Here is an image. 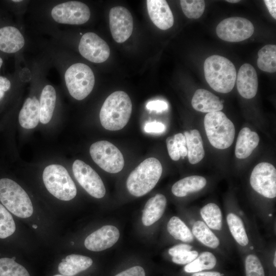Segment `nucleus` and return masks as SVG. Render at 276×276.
<instances>
[{
  "instance_id": "obj_21",
  "label": "nucleus",
  "mask_w": 276,
  "mask_h": 276,
  "mask_svg": "<svg viewBox=\"0 0 276 276\" xmlns=\"http://www.w3.org/2000/svg\"><path fill=\"white\" fill-rule=\"evenodd\" d=\"M259 142L258 134L248 127L243 128L239 132L235 147V155L239 159L248 157L257 147Z\"/></svg>"
},
{
  "instance_id": "obj_38",
  "label": "nucleus",
  "mask_w": 276,
  "mask_h": 276,
  "mask_svg": "<svg viewBox=\"0 0 276 276\" xmlns=\"http://www.w3.org/2000/svg\"><path fill=\"white\" fill-rule=\"evenodd\" d=\"M166 144L168 153L171 158L175 161L178 160L180 156L174 135L167 137Z\"/></svg>"
},
{
  "instance_id": "obj_18",
  "label": "nucleus",
  "mask_w": 276,
  "mask_h": 276,
  "mask_svg": "<svg viewBox=\"0 0 276 276\" xmlns=\"http://www.w3.org/2000/svg\"><path fill=\"white\" fill-rule=\"evenodd\" d=\"M192 107L202 112H214L221 111L223 104L219 98L211 92L204 89H198L192 99Z\"/></svg>"
},
{
  "instance_id": "obj_36",
  "label": "nucleus",
  "mask_w": 276,
  "mask_h": 276,
  "mask_svg": "<svg viewBox=\"0 0 276 276\" xmlns=\"http://www.w3.org/2000/svg\"><path fill=\"white\" fill-rule=\"evenodd\" d=\"M246 276H265V272L259 258L253 254L246 256L245 260Z\"/></svg>"
},
{
  "instance_id": "obj_46",
  "label": "nucleus",
  "mask_w": 276,
  "mask_h": 276,
  "mask_svg": "<svg viewBox=\"0 0 276 276\" xmlns=\"http://www.w3.org/2000/svg\"><path fill=\"white\" fill-rule=\"evenodd\" d=\"M222 274L217 271H204L194 273L192 276H221Z\"/></svg>"
},
{
  "instance_id": "obj_31",
  "label": "nucleus",
  "mask_w": 276,
  "mask_h": 276,
  "mask_svg": "<svg viewBox=\"0 0 276 276\" xmlns=\"http://www.w3.org/2000/svg\"><path fill=\"white\" fill-rule=\"evenodd\" d=\"M217 259L210 251H204L191 262L186 264L184 270L187 273H195L213 269L216 266Z\"/></svg>"
},
{
  "instance_id": "obj_33",
  "label": "nucleus",
  "mask_w": 276,
  "mask_h": 276,
  "mask_svg": "<svg viewBox=\"0 0 276 276\" xmlns=\"http://www.w3.org/2000/svg\"><path fill=\"white\" fill-rule=\"evenodd\" d=\"M15 259L14 257L0 259V276H30L27 270Z\"/></svg>"
},
{
  "instance_id": "obj_44",
  "label": "nucleus",
  "mask_w": 276,
  "mask_h": 276,
  "mask_svg": "<svg viewBox=\"0 0 276 276\" xmlns=\"http://www.w3.org/2000/svg\"><path fill=\"white\" fill-rule=\"evenodd\" d=\"M11 87L10 81L6 77L0 76V100L5 95V93L8 91Z\"/></svg>"
},
{
  "instance_id": "obj_42",
  "label": "nucleus",
  "mask_w": 276,
  "mask_h": 276,
  "mask_svg": "<svg viewBox=\"0 0 276 276\" xmlns=\"http://www.w3.org/2000/svg\"><path fill=\"white\" fill-rule=\"evenodd\" d=\"M145 271L140 266H135L124 270L114 276H145Z\"/></svg>"
},
{
  "instance_id": "obj_20",
  "label": "nucleus",
  "mask_w": 276,
  "mask_h": 276,
  "mask_svg": "<svg viewBox=\"0 0 276 276\" xmlns=\"http://www.w3.org/2000/svg\"><path fill=\"white\" fill-rule=\"evenodd\" d=\"M25 44V39L20 32L12 26L0 29V50L13 53L20 50Z\"/></svg>"
},
{
  "instance_id": "obj_43",
  "label": "nucleus",
  "mask_w": 276,
  "mask_h": 276,
  "mask_svg": "<svg viewBox=\"0 0 276 276\" xmlns=\"http://www.w3.org/2000/svg\"><path fill=\"white\" fill-rule=\"evenodd\" d=\"M192 246L186 243L177 244L170 248L168 250L169 254L173 257H175L183 252L191 250Z\"/></svg>"
},
{
  "instance_id": "obj_37",
  "label": "nucleus",
  "mask_w": 276,
  "mask_h": 276,
  "mask_svg": "<svg viewBox=\"0 0 276 276\" xmlns=\"http://www.w3.org/2000/svg\"><path fill=\"white\" fill-rule=\"evenodd\" d=\"M198 255L199 254L197 251L191 250L173 257L172 261L177 264H187L195 260Z\"/></svg>"
},
{
  "instance_id": "obj_41",
  "label": "nucleus",
  "mask_w": 276,
  "mask_h": 276,
  "mask_svg": "<svg viewBox=\"0 0 276 276\" xmlns=\"http://www.w3.org/2000/svg\"><path fill=\"white\" fill-rule=\"evenodd\" d=\"M165 130V125L156 121L148 122L144 127V130L147 133H162Z\"/></svg>"
},
{
  "instance_id": "obj_9",
  "label": "nucleus",
  "mask_w": 276,
  "mask_h": 276,
  "mask_svg": "<svg viewBox=\"0 0 276 276\" xmlns=\"http://www.w3.org/2000/svg\"><path fill=\"white\" fill-rule=\"evenodd\" d=\"M254 32V27L248 19L232 17L222 20L216 27V34L222 40L239 42L249 38Z\"/></svg>"
},
{
  "instance_id": "obj_52",
  "label": "nucleus",
  "mask_w": 276,
  "mask_h": 276,
  "mask_svg": "<svg viewBox=\"0 0 276 276\" xmlns=\"http://www.w3.org/2000/svg\"><path fill=\"white\" fill-rule=\"evenodd\" d=\"M14 2H21V1H13Z\"/></svg>"
},
{
  "instance_id": "obj_40",
  "label": "nucleus",
  "mask_w": 276,
  "mask_h": 276,
  "mask_svg": "<svg viewBox=\"0 0 276 276\" xmlns=\"http://www.w3.org/2000/svg\"><path fill=\"white\" fill-rule=\"evenodd\" d=\"M174 136L179 150L180 156L185 157L187 155L188 150L185 135L181 133H178L175 134Z\"/></svg>"
},
{
  "instance_id": "obj_47",
  "label": "nucleus",
  "mask_w": 276,
  "mask_h": 276,
  "mask_svg": "<svg viewBox=\"0 0 276 276\" xmlns=\"http://www.w3.org/2000/svg\"><path fill=\"white\" fill-rule=\"evenodd\" d=\"M226 1L227 2L232 3H238L240 2V1H238V0H227Z\"/></svg>"
},
{
  "instance_id": "obj_32",
  "label": "nucleus",
  "mask_w": 276,
  "mask_h": 276,
  "mask_svg": "<svg viewBox=\"0 0 276 276\" xmlns=\"http://www.w3.org/2000/svg\"><path fill=\"white\" fill-rule=\"evenodd\" d=\"M167 230L176 240L186 243H190L194 240L192 232L178 217L173 216L170 218L167 224Z\"/></svg>"
},
{
  "instance_id": "obj_28",
  "label": "nucleus",
  "mask_w": 276,
  "mask_h": 276,
  "mask_svg": "<svg viewBox=\"0 0 276 276\" xmlns=\"http://www.w3.org/2000/svg\"><path fill=\"white\" fill-rule=\"evenodd\" d=\"M257 65L262 71L268 73L276 71V45L267 44L258 53Z\"/></svg>"
},
{
  "instance_id": "obj_19",
  "label": "nucleus",
  "mask_w": 276,
  "mask_h": 276,
  "mask_svg": "<svg viewBox=\"0 0 276 276\" xmlns=\"http://www.w3.org/2000/svg\"><path fill=\"white\" fill-rule=\"evenodd\" d=\"M167 205L166 197L157 194L146 202L143 211L142 220L145 226H150L158 221L163 215Z\"/></svg>"
},
{
  "instance_id": "obj_49",
  "label": "nucleus",
  "mask_w": 276,
  "mask_h": 276,
  "mask_svg": "<svg viewBox=\"0 0 276 276\" xmlns=\"http://www.w3.org/2000/svg\"><path fill=\"white\" fill-rule=\"evenodd\" d=\"M2 64H3V60H2V59L0 57V68H1V66L2 65Z\"/></svg>"
},
{
  "instance_id": "obj_11",
  "label": "nucleus",
  "mask_w": 276,
  "mask_h": 276,
  "mask_svg": "<svg viewBox=\"0 0 276 276\" xmlns=\"http://www.w3.org/2000/svg\"><path fill=\"white\" fill-rule=\"evenodd\" d=\"M51 15L57 22L70 25H82L89 19L90 12L84 3L78 1L64 2L55 6Z\"/></svg>"
},
{
  "instance_id": "obj_7",
  "label": "nucleus",
  "mask_w": 276,
  "mask_h": 276,
  "mask_svg": "<svg viewBox=\"0 0 276 276\" xmlns=\"http://www.w3.org/2000/svg\"><path fill=\"white\" fill-rule=\"evenodd\" d=\"M66 86L71 96L77 100L85 98L92 91L95 85V76L86 64H72L64 75Z\"/></svg>"
},
{
  "instance_id": "obj_5",
  "label": "nucleus",
  "mask_w": 276,
  "mask_h": 276,
  "mask_svg": "<svg viewBox=\"0 0 276 276\" xmlns=\"http://www.w3.org/2000/svg\"><path fill=\"white\" fill-rule=\"evenodd\" d=\"M204 126L211 144L219 149H225L233 143L235 129L233 122L222 111L208 113Z\"/></svg>"
},
{
  "instance_id": "obj_14",
  "label": "nucleus",
  "mask_w": 276,
  "mask_h": 276,
  "mask_svg": "<svg viewBox=\"0 0 276 276\" xmlns=\"http://www.w3.org/2000/svg\"><path fill=\"white\" fill-rule=\"evenodd\" d=\"M79 51L85 59L96 63L105 61L110 55V49L107 43L93 32H87L82 35L79 44Z\"/></svg>"
},
{
  "instance_id": "obj_8",
  "label": "nucleus",
  "mask_w": 276,
  "mask_h": 276,
  "mask_svg": "<svg viewBox=\"0 0 276 276\" xmlns=\"http://www.w3.org/2000/svg\"><path fill=\"white\" fill-rule=\"evenodd\" d=\"M89 153L95 163L108 173H117L124 166V159L121 152L107 141L93 143L90 147Z\"/></svg>"
},
{
  "instance_id": "obj_39",
  "label": "nucleus",
  "mask_w": 276,
  "mask_h": 276,
  "mask_svg": "<svg viewBox=\"0 0 276 276\" xmlns=\"http://www.w3.org/2000/svg\"><path fill=\"white\" fill-rule=\"evenodd\" d=\"M146 108L150 111L155 110L157 112H161L168 109V104L163 100H152L147 103Z\"/></svg>"
},
{
  "instance_id": "obj_51",
  "label": "nucleus",
  "mask_w": 276,
  "mask_h": 276,
  "mask_svg": "<svg viewBox=\"0 0 276 276\" xmlns=\"http://www.w3.org/2000/svg\"><path fill=\"white\" fill-rule=\"evenodd\" d=\"M53 276H66V275H60V274H55Z\"/></svg>"
},
{
  "instance_id": "obj_6",
  "label": "nucleus",
  "mask_w": 276,
  "mask_h": 276,
  "mask_svg": "<svg viewBox=\"0 0 276 276\" xmlns=\"http://www.w3.org/2000/svg\"><path fill=\"white\" fill-rule=\"evenodd\" d=\"M42 178L48 191L57 199L69 201L76 196V185L63 166L57 164L47 166Z\"/></svg>"
},
{
  "instance_id": "obj_35",
  "label": "nucleus",
  "mask_w": 276,
  "mask_h": 276,
  "mask_svg": "<svg viewBox=\"0 0 276 276\" xmlns=\"http://www.w3.org/2000/svg\"><path fill=\"white\" fill-rule=\"evenodd\" d=\"M180 4L184 14L189 18L200 17L205 9V2L202 0H181Z\"/></svg>"
},
{
  "instance_id": "obj_4",
  "label": "nucleus",
  "mask_w": 276,
  "mask_h": 276,
  "mask_svg": "<svg viewBox=\"0 0 276 276\" xmlns=\"http://www.w3.org/2000/svg\"><path fill=\"white\" fill-rule=\"evenodd\" d=\"M0 201L17 217L26 218L33 214V207L28 195L12 179L6 178L0 179Z\"/></svg>"
},
{
  "instance_id": "obj_13",
  "label": "nucleus",
  "mask_w": 276,
  "mask_h": 276,
  "mask_svg": "<svg viewBox=\"0 0 276 276\" xmlns=\"http://www.w3.org/2000/svg\"><path fill=\"white\" fill-rule=\"evenodd\" d=\"M109 27L113 39L123 43L131 36L133 21L131 13L124 7L116 6L109 13Z\"/></svg>"
},
{
  "instance_id": "obj_16",
  "label": "nucleus",
  "mask_w": 276,
  "mask_h": 276,
  "mask_svg": "<svg viewBox=\"0 0 276 276\" xmlns=\"http://www.w3.org/2000/svg\"><path fill=\"white\" fill-rule=\"evenodd\" d=\"M237 90L245 99H251L257 94L258 80L257 72L249 63L243 64L239 68L236 77Z\"/></svg>"
},
{
  "instance_id": "obj_50",
  "label": "nucleus",
  "mask_w": 276,
  "mask_h": 276,
  "mask_svg": "<svg viewBox=\"0 0 276 276\" xmlns=\"http://www.w3.org/2000/svg\"><path fill=\"white\" fill-rule=\"evenodd\" d=\"M32 227L35 228V229H36L37 228V225H36V224H33L32 225Z\"/></svg>"
},
{
  "instance_id": "obj_23",
  "label": "nucleus",
  "mask_w": 276,
  "mask_h": 276,
  "mask_svg": "<svg viewBox=\"0 0 276 276\" xmlns=\"http://www.w3.org/2000/svg\"><path fill=\"white\" fill-rule=\"evenodd\" d=\"M40 104L36 97L28 98L21 109L18 121L21 127L25 129H33L39 122Z\"/></svg>"
},
{
  "instance_id": "obj_3",
  "label": "nucleus",
  "mask_w": 276,
  "mask_h": 276,
  "mask_svg": "<svg viewBox=\"0 0 276 276\" xmlns=\"http://www.w3.org/2000/svg\"><path fill=\"white\" fill-rule=\"evenodd\" d=\"M163 172L160 162L149 157L140 164L129 175L126 186L129 192L135 197L150 192L158 181Z\"/></svg>"
},
{
  "instance_id": "obj_12",
  "label": "nucleus",
  "mask_w": 276,
  "mask_h": 276,
  "mask_svg": "<svg viewBox=\"0 0 276 276\" xmlns=\"http://www.w3.org/2000/svg\"><path fill=\"white\" fill-rule=\"evenodd\" d=\"M74 175L80 185L91 196L101 198L106 190L98 173L84 162L77 159L73 164Z\"/></svg>"
},
{
  "instance_id": "obj_15",
  "label": "nucleus",
  "mask_w": 276,
  "mask_h": 276,
  "mask_svg": "<svg viewBox=\"0 0 276 276\" xmlns=\"http://www.w3.org/2000/svg\"><path fill=\"white\" fill-rule=\"evenodd\" d=\"M120 237L119 229L113 225H104L88 235L84 241L85 247L93 251H100L112 246Z\"/></svg>"
},
{
  "instance_id": "obj_26",
  "label": "nucleus",
  "mask_w": 276,
  "mask_h": 276,
  "mask_svg": "<svg viewBox=\"0 0 276 276\" xmlns=\"http://www.w3.org/2000/svg\"><path fill=\"white\" fill-rule=\"evenodd\" d=\"M56 91L51 85L43 88L40 99V122L44 124L48 123L52 119L55 107Z\"/></svg>"
},
{
  "instance_id": "obj_29",
  "label": "nucleus",
  "mask_w": 276,
  "mask_h": 276,
  "mask_svg": "<svg viewBox=\"0 0 276 276\" xmlns=\"http://www.w3.org/2000/svg\"><path fill=\"white\" fill-rule=\"evenodd\" d=\"M200 213L204 222L210 229L216 231L221 229L222 215L218 205L214 203H208L201 209Z\"/></svg>"
},
{
  "instance_id": "obj_24",
  "label": "nucleus",
  "mask_w": 276,
  "mask_h": 276,
  "mask_svg": "<svg viewBox=\"0 0 276 276\" xmlns=\"http://www.w3.org/2000/svg\"><path fill=\"white\" fill-rule=\"evenodd\" d=\"M206 184L204 177L198 175L190 176L176 182L172 186L171 191L175 196L182 197L189 193L201 190Z\"/></svg>"
},
{
  "instance_id": "obj_1",
  "label": "nucleus",
  "mask_w": 276,
  "mask_h": 276,
  "mask_svg": "<svg viewBox=\"0 0 276 276\" xmlns=\"http://www.w3.org/2000/svg\"><path fill=\"white\" fill-rule=\"evenodd\" d=\"M132 105L130 97L123 91L111 94L105 100L100 112L102 126L106 129H122L129 120Z\"/></svg>"
},
{
  "instance_id": "obj_25",
  "label": "nucleus",
  "mask_w": 276,
  "mask_h": 276,
  "mask_svg": "<svg viewBox=\"0 0 276 276\" xmlns=\"http://www.w3.org/2000/svg\"><path fill=\"white\" fill-rule=\"evenodd\" d=\"M186 139L188 157L191 164L200 162L204 156V150L201 136L198 130L186 131L183 134Z\"/></svg>"
},
{
  "instance_id": "obj_48",
  "label": "nucleus",
  "mask_w": 276,
  "mask_h": 276,
  "mask_svg": "<svg viewBox=\"0 0 276 276\" xmlns=\"http://www.w3.org/2000/svg\"><path fill=\"white\" fill-rule=\"evenodd\" d=\"M276 252H274V259H273V265L274 266V267H276Z\"/></svg>"
},
{
  "instance_id": "obj_22",
  "label": "nucleus",
  "mask_w": 276,
  "mask_h": 276,
  "mask_svg": "<svg viewBox=\"0 0 276 276\" xmlns=\"http://www.w3.org/2000/svg\"><path fill=\"white\" fill-rule=\"evenodd\" d=\"M93 262L92 259L88 257L72 254L61 260L58 269L62 275L73 276L88 268Z\"/></svg>"
},
{
  "instance_id": "obj_17",
  "label": "nucleus",
  "mask_w": 276,
  "mask_h": 276,
  "mask_svg": "<svg viewBox=\"0 0 276 276\" xmlns=\"http://www.w3.org/2000/svg\"><path fill=\"white\" fill-rule=\"evenodd\" d=\"M146 3L150 19L157 28L165 30L173 26V15L166 1L147 0Z\"/></svg>"
},
{
  "instance_id": "obj_2",
  "label": "nucleus",
  "mask_w": 276,
  "mask_h": 276,
  "mask_svg": "<svg viewBox=\"0 0 276 276\" xmlns=\"http://www.w3.org/2000/svg\"><path fill=\"white\" fill-rule=\"evenodd\" d=\"M205 80L214 90L228 93L234 87L237 72L234 64L226 58L217 55L207 58L204 62Z\"/></svg>"
},
{
  "instance_id": "obj_27",
  "label": "nucleus",
  "mask_w": 276,
  "mask_h": 276,
  "mask_svg": "<svg viewBox=\"0 0 276 276\" xmlns=\"http://www.w3.org/2000/svg\"><path fill=\"white\" fill-rule=\"evenodd\" d=\"M192 233L198 241L206 247L216 248L220 244L218 238L203 221H195L192 226Z\"/></svg>"
},
{
  "instance_id": "obj_30",
  "label": "nucleus",
  "mask_w": 276,
  "mask_h": 276,
  "mask_svg": "<svg viewBox=\"0 0 276 276\" xmlns=\"http://www.w3.org/2000/svg\"><path fill=\"white\" fill-rule=\"evenodd\" d=\"M226 221L235 240L242 246H246L249 239L242 220L235 213H229L227 215Z\"/></svg>"
},
{
  "instance_id": "obj_45",
  "label": "nucleus",
  "mask_w": 276,
  "mask_h": 276,
  "mask_svg": "<svg viewBox=\"0 0 276 276\" xmlns=\"http://www.w3.org/2000/svg\"><path fill=\"white\" fill-rule=\"evenodd\" d=\"M264 2L271 15L276 19V1L265 0Z\"/></svg>"
},
{
  "instance_id": "obj_10",
  "label": "nucleus",
  "mask_w": 276,
  "mask_h": 276,
  "mask_svg": "<svg viewBox=\"0 0 276 276\" xmlns=\"http://www.w3.org/2000/svg\"><path fill=\"white\" fill-rule=\"evenodd\" d=\"M252 188L268 198L276 196V170L271 164L262 162L254 168L250 177Z\"/></svg>"
},
{
  "instance_id": "obj_34",
  "label": "nucleus",
  "mask_w": 276,
  "mask_h": 276,
  "mask_svg": "<svg viewBox=\"0 0 276 276\" xmlns=\"http://www.w3.org/2000/svg\"><path fill=\"white\" fill-rule=\"evenodd\" d=\"M14 219L6 209L0 203V238L4 239L12 235L15 231Z\"/></svg>"
}]
</instances>
